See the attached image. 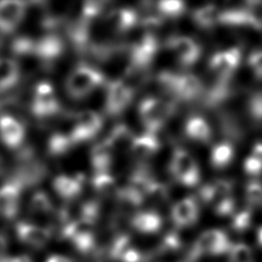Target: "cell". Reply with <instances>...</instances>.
Instances as JSON below:
<instances>
[{
	"mask_svg": "<svg viewBox=\"0 0 262 262\" xmlns=\"http://www.w3.org/2000/svg\"><path fill=\"white\" fill-rule=\"evenodd\" d=\"M136 136L122 123H116L110 135L104 139L111 146L113 154H130Z\"/></svg>",
	"mask_w": 262,
	"mask_h": 262,
	"instance_id": "13",
	"label": "cell"
},
{
	"mask_svg": "<svg viewBox=\"0 0 262 262\" xmlns=\"http://www.w3.org/2000/svg\"><path fill=\"white\" fill-rule=\"evenodd\" d=\"M233 155L234 150L229 142H219L210 152V163L215 169H223L232 162Z\"/></svg>",
	"mask_w": 262,
	"mask_h": 262,
	"instance_id": "22",
	"label": "cell"
},
{
	"mask_svg": "<svg viewBox=\"0 0 262 262\" xmlns=\"http://www.w3.org/2000/svg\"><path fill=\"white\" fill-rule=\"evenodd\" d=\"M169 171L174 180L187 188L195 186L201 179V171L196 160L181 147H175Z\"/></svg>",
	"mask_w": 262,
	"mask_h": 262,
	"instance_id": "2",
	"label": "cell"
},
{
	"mask_svg": "<svg viewBox=\"0 0 262 262\" xmlns=\"http://www.w3.org/2000/svg\"><path fill=\"white\" fill-rule=\"evenodd\" d=\"M19 180L11 177L0 186V217L10 220L14 218L19 209V194L23 188Z\"/></svg>",
	"mask_w": 262,
	"mask_h": 262,
	"instance_id": "5",
	"label": "cell"
},
{
	"mask_svg": "<svg viewBox=\"0 0 262 262\" xmlns=\"http://www.w3.org/2000/svg\"><path fill=\"white\" fill-rule=\"evenodd\" d=\"M52 187L54 192L64 201L79 199L81 184L73 177L68 175H56L52 178Z\"/></svg>",
	"mask_w": 262,
	"mask_h": 262,
	"instance_id": "20",
	"label": "cell"
},
{
	"mask_svg": "<svg viewBox=\"0 0 262 262\" xmlns=\"http://www.w3.org/2000/svg\"><path fill=\"white\" fill-rule=\"evenodd\" d=\"M171 48L177 55L181 67L189 68L196 63L202 55L201 45L191 37H173L166 45Z\"/></svg>",
	"mask_w": 262,
	"mask_h": 262,
	"instance_id": "7",
	"label": "cell"
},
{
	"mask_svg": "<svg viewBox=\"0 0 262 262\" xmlns=\"http://www.w3.org/2000/svg\"><path fill=\"white\" fill-rule=\"evenodd\" d=\"M15 233L19 241L32 247H42L47 244L51 237L49 229L25 221L15 224Z\"/></svg>",
	"mask_w": 262,
	"mask_h": 262,
	"instance_id": "11",
	"label": "cell"
},
{
	"mask_svg": "<svg viewBox=\"0 0 262 262\" xmlns=\"http://www.w3.org/2000/svg\"><path fill=\"white\" fill-rule=\"evenodd\" d=\"M90 182L95 193H97L99 196H102V198L116 196L117 186L113 176L106 173L95 174L90 179Z\"/></svg>",
	"mask_w": 262,
	"mask_h": 262,
	"instance_id": "24",
	"label": "cell"
},
{
	"mask_svg": "<svg viewBox=\"0 0 262 262\" xmlns=\"http://www.w3.org/2000/svg\"><path fill=\"white\" fill-rule=\"evenodd\" d=\"M29 210L31 213L50 214L53 211V208L49 198L41 190H36L30 200Z\"/></svg>",
	"mask_w": 262,
	"mask_h": 262,
	"instance_id": "25",
	"label": "cell"
},
{
	"mask_svg": "<svg viewBox=\"0 0 262 262\" xmlns=\"http://www.w3.org/2000/svg\"><path fill=\"white\" fill-rule=\"evenodd\" d=\"M248 64L254 73V76L262 80V50L253 51L248 57Z\"/></svg>",
	"mask_w": 262,
	"mask_h": 262,
	"instance_id": "32",
	"label": "cell"
},
{
	"mask_svg": "<svg viewBox=\"0 0 262 262\" xmlns=\"http://www.w3.org/2000/svg\"><path fill=\"white\" fill-rule=\"evenodd\" d=\"M199 207L193 196H187L171 207L172 222L179 228H186L199 219Z\"/></svg>",
	"mask_w": 262,
	"mask_h": 262,
	"instance_id": "9",
	"label": "cell"
},
{
	"mask_svg": "<svg viewBox=\"0 0 262 262\" xmlns=\"http://www.w3.org/2000/svg\"><path fill=\"white\" fill-rule=\"evenodd\" d=\"M133 92L129 90L121 80L106 82V104L104 114L114 118L121 116L127 106L131 104Z\"/></svg>",
	"mask_w": 262,
	"mask_h": 262,
	"instance_id": "4",
	"label": "cell"
},
{
	"mask_svg": "<svg viewBox=\"0 0 262 262\" xmlns=\"http://www.w3.org/2000/svg\"><path fill=\"white\" fill-rule=\"evenodd\" d=\"M45 262H74L71 258L63 256V255H58V254H53L49 256Z\"/></svg>",
	"mask_w": 262,
	"mask_h": 262,
	"instance_id": "35",
	"label": "cell"
},
{
	"mask_svg": "<svg viewBox=\"0 0 262 262\" xmlns=\"http://www.w3.org/2000/svg\"><path fill=\"white\" fill-rule=\"evenodd\" d=\"M25 2L0 1V35L6 36L17 30L24 14Z\"/></svg>",
	"mask_w": 262,
	"mask_h": 262,
	"instance_id": "8",
	"label": "cell"
},
{
	"mask_svg": "<svg viewBox=\"0 0 262 262\" xmlns=\"http://www.w3.org/2000/svg\"><path fill=\"white\" fill-rule=\"evenodd\" d=\"M184 134L192 141L206 144L211 140L212 129L204 118L192 116L185 122Z\"/></svg>",
	"mask_w": 262,
	"mask_h": 262,
	"instance_id": "16",
	"label": "cell"
},
{
	"mask_svg": "<svg viewBox=\"0 0 262 262\" xmlns=\"http://www.w3.org/2000/svg\"><path fill=\"white\" fill-rule=\"evenodd\" d=\"M160 146L157 139L151 134H143L137 136L132 144L130 154L134 160L138 162H145L154 155Z\"/></svg>",
	"mask_w": 262,
	"mask_h": 262,
	"instance_id": "21",
	"label": "cell"
},
{
	"mask_svg": "<svg viewBox=\"0 0 262 262\" xmlns=\"http://www.w3.org/2000/svg\"><path fill=\"white\" fill-rule=\"evenodd\" d=\"M7 247H8V243H7V239L6 237L0 233V258H2L7 250Z\"/></svg>",
	"mask_w": 262,
	"mask_h": 262,
	"instance_id": "37",
	"label": "cell"
},
{
	"mask_svg": "<svg viewBox=\"0 0 262 262\" xmlns=\"http://www.w3.org/2000/svg\"><path fill=\"white\" fill-rule=\"evenodd\" d=\"M220 10L212 4L195 8L191 14L194 24L204 29H209L218 23Z\"/></svg>",
	"mask_w": 262,
	"mask_h": 262,
	"instance_id": "23",
	"label": "cell"
},
{
	"mask_svg": "<svg viewBox=\"0 0 262 262\" xmlns=\"http://www.w3.org/2000/svg\"><path fill=\"white\" fill-rule=\"evenodd\" d=\"M24 141V126L13 117L0 114V142L8 149H17Z\"/></svg>",
	"mask_w": 262,
	"mask_h": 262,
	"instance_id": "10",
	"label": "cell"
},
{
	"mask_svg": "<svg viewBox=\"0 0 262 262\" xmlns=\"http://www.w3.org/2000/svg\"><path fill=\"white\" fill-rule=\"evenodd\" d=\"M242 59V52L237 47L215 52L209 60L210 70L220 79H227L238 68Z\"/></svg>",
	"mask_w": 262,
	"mask_h": 262,
	"instance_id": "6",
	"label": "cell"
},
{
	"mask_svg": "<svg viewBox=\"0 0 262 262\" xmlns=\"http://www.w3.org/2000/svg\"><path fill=\"white\" fill-rule=\"evenodd\" d=\"M243 168L248 175L256 176L262 173V162L250 155L245 159Z\"/></svg>",
	"mask_w": 262,
	"mask_h": 262,
	"instance_id": "33",
	"label": "cell"
},
{
	"mask_svg": "<svg viewBox=\"0 0 262 262\" xmlns=\"http://www.w3.org/2000/svg\"><path fill=\"white\" fill-rule=\"evenodd\" d=\"M231 245L226 233L217 228H212L201 233L193 246V254L196 256H219L229 252Z\"/></svg>",
	"mask_w": 262,
	"mask_h": 262,
	"instance_id": "3",
	"label": "cell"
},
{
	"mask_svg": "<svg viewBox=\"0 0 262 262\" xmlns=\"http://www.w3.org/2000/svg\"><path fill=\"white\" fill-rule=\"evenodd\" d=\"M251 156L255 157L256 159H258L262 162V142H257L254 144V146L252 148Z\"/></svg>",
	"mask_w": 262,
	"mask_h": 262,
	"instance_id": "36",
	"label": "cell"
},
{
	"mask_svg": "<svg viewBox=\"0 0 262 262\" xmlns=\"http://www.w3.org/2000/svg\"><path fill=\"white\" fill-rule=\"evenodd\" d=\"M246 198L251 205H262V183L259 181H250L246 186Z\"/></svg>",
	"mask_w": 262,
	"mask_h": 262,
	"instance_id": "28",
	"label": "cell"
},
{
	"mask_svg": "<svg viewBox=\"0 0 262 262\" xmlns=\"http://www.w3.org/2000/svg\"><path fill=\"white\" fill-rule=\"evenodd\" d=\"M250 116L256 122H262V91L254 93L248 102Z\"/></svg>",
	"mask_w": 262,
	"mask_h": 262,
	"instance_id": "30",
	"label": "cell"
},
{
	"mask_svg": "<svg viewBox=\"0 0 262 262\" xmlns=\"http://www.w3.org/2000/svg\"><path fill=\"white\" fill-rule=\"evenodd\" d=\"M203 91L202 80L194 74H178L175 88V97L178 101H192Z\"/></svg>",
	"mask_w": 262,
	"mask_h": 262,
	"instance_id": "12",
	"label": "cell"
},
{
	"mask_svg": "<svg viewBox=\"0 0 262 262\" xmlns=\"http://www.w3.org/2000/svg\"><path fill=\"white\" fill-rule=\"evenodd\" d=\"M163 217L156 211H141L135 213L131 219V226L141 233H155L163 226Z\"/></svg>",
	"mask_w": 262,
	"mask_h": 262,
	"instance_id": "15",
	"label": "cell"
},
{
	"mask_svg": "<svg viewBox=\"0 0 262 262\" xmlns=\"http://www.w3.org/2000/svg\"><path fill=\"white\" fill-rule=\"evenodd\" d=\"M111 253L113 258L119 262H139L141 259V254L131 244L127 235H120L116 238Z\"/></svg>",
	"mask_w": 262,
	"mask_h": 262,
	"instance_id": "19",
	"label": "cell"
},
{
	"mask_svg": "<svg viewBox=\"0 0 262 262\" xmlns=\"http://www.w3.org/2000/svg\"><path fill=\"white\" fill-rule=\"evenodd\" d=\"M257 242L262 247V226L259 228V230L257 232Z\"/></svg>",
	"mask_w": 262,
	"mask_h": 262,
	"instance_id": "38",
	"label": "cell"
},
{
	"mask_svg": "<svg viewBox=\"0 0 262 262\" xmlns=\"http://www.w3.org/2000/svg\"><path fill=\"white\" fill-rule=\"evenodd\" d=\"M158 12L165 17L177 18L185 10V4L181 1H161L157 3Z\"/></svg>",
	"mask_w": 262,
	"mask_h": 262,
	"instance_id": "26",
	"label": "cell"
},
{
	"mask_svg": "<svg viewBox=\"0 0 262 262\" xmlns=\"http://www.w3.org/2000/svg\"><path fill=\"white\" fill-rule=\"evenodd\" d=\"M101 73L94 68L79 63L64 82L68 95L75 101L84 99L94 88L105 84Z\"/></svg>",
	"mask_w": 262,
	"mask_h": 262,
	"instance_id": "1",
	"label": "cell"
},
{
	"mask_svg": "<svg viewBox=\"0 0 262 262\" xmlns=\"http://www.w3.org/2000/svg\"><path fill=\"white\" fill-rule=\"evenodd\" d=\"M230 262H254L251 248L243 243L231 246L229 250Z\"/></svg>",
	"mask_w": 262,
	"mask_h": 262,
	"instance_id": "27",
	"label": "cell"
},
{
	"mask_svg": "<svg viewBox=\"0 0 262 262\" xmlns=\"http://www.w3.org/2000/svg\"><path fill=\"white\" fill-rule=\"evenodd\" d=\"M218 23L225 26L261 27V21L256 17V15L245 9H228L220 11Z\"/></svg>",
	"mask_w": 262,
	"mask_h": 262,
	"instance_id": "18",
	"label": "cell"
},
{
	"mask_svg": "<svg viewBox=\"0 0 262 262\" xmlns=\"http://www.w3.org/2000/svg\"><path fill=\"white\" fill-rule=\"evenodd\" d=\"M113 150L106 140H99L93 144L89 150V161L92 171L95 174L108 171Z\"/></svg>",
	"mask_w": 262,
	"mask_h": 262,
	"instance_id": "14",
	"label": "cell"
},
{
	"mask_svg": "<svg viewBox=\"0 0 262 262\" xmlns=\"http://www.w3.org/2000/svg\"><path fill=\"white\" fill-rule=\"evenodd\" d=\"M18 81L19 74L14 59L0 56V94L13 91Z\"/></svg>",
	"mask_w": 262,
	"mask_h": 262,
	"instance_id": "17",
	"label": "cell"
},
{
	"mask_svg": "<svg viewBox=\"0 0 262 262\" xmlns=\"http://www.w3.org/2000/svg\"><path fill=\"white\" fill-rule=\"evenodd\" d=\"M214 213L218 216H227L233 214L234 211V200L229 195L217 200L213 204Z\"/></svg>",
	"mask_w": 262,
	"mask_h": 262,
	"instance_id": "31",
	"label": "cell"
},
{
	"mask_svg": "<svg viewBox=\"0 0 262 262\" xmlns=\"http://www.w3.org/2000/svg\"><path fill=\"white\" fill-rule=\"evenodd\" d=\"M252 222V213L249 210H243L235 215H233L231 221V227L235 231H245L247 230Z\"/></svg>",
	"mask_w": 262,
	"mask_h": 262,
	"instance_id": "29",
	"label": "cell"
},
{
	"mask_svg": "<svg viewBox=\"0 0 262 262\" xmlns=\"http://www.w3.org/2000/svg\"><path fill=\"white\" fill-rule=\"evenodd\" d=\"M0 262H32L28 256H16V257H2Z\"/></svg>",
	"mask_w": 262,
	"mask_h": 262,
	"instance_id": "34",
	"label": "cell"
}]
</instances>
